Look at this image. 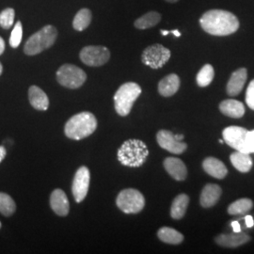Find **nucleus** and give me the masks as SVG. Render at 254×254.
I'll return each mask as SVG.
<instances>
[{
	"label": "nucleus",
	"mask_w": 254,
	"mask_h": 254,
	"mask_svg": "<svg viewBox=\"0 0 254 254\" xmlns=\"http://www.w3.org/2000/svg\"><path fill=\"white\" fill-rule=\"evenodd\" d=\"M201 28L210 35L228 36L236 33L239 28V21L236 15L224 9H210L200 19Z\"/></svg>",
	"instance_id": "f257e3e1"
},
{
	"label": "nucleus",
	"mask_w": 254,
	"mask_h": 254,
	"mask_svg": "<svg viewBox=\"0 0 254 254\" xmlns=\"http://www.w3.org/2000/svg\"><path fill=\"white\" fill-rule=\"evenodd\" d=\"M149 151L142 140L132 138L123 143L118 151V160L124 166L138 168L145 163Z\"/></svg>",
	"instance_id": "f03ea898"
},
{
	"label": "nucleus",
	"mask_w": 254,
	"mask_h": 254,
	"mask_svg": "<svg viewBox=\"0 0 254 254\" xmlns=\"http://www.w3.org/2000/svg\"><path fill=\"white\" fill-rule=\"evenodd\" d=\"M97 120L91 112H81L73 116L64 128L65 135L69 138L79 140L91 134L96 130Z\"/></svg>",
	"instance_id": "7ed1b4c3"
},
{
	"label": "nucleus",
	"mask_w": 254,
	"mask_h": 254,
	"mask_svg": "<svg viewBox=\"0 0 254 254\" xmlns=\"http://www.w3.org/2000/svg\"><path fill=\"white\" fill-rule=\"evenodd\" d=\"M57 37V28L47 25L28 38L24 46V52L28 56L40 54L54 45Z\"/></svg>",
	"instance_id": "20e7f679"
},
{
	"label": "nucleus",
	"mask_w": 254,
	"mask_h": 254,
	"mask_svg": "<svg viewBox=\"0 0 254 254\" xmlns=\"http://www.w3.org/2000/svg\"><path fill=\"white\" fill-rule=\"evenodd\" d=\"M140 94L141 88L135 82L123 84L114 95L115 109L119 115L127 116Z\"/></svg>",
	"instance_id": "39448f33"
},
{
	"label": "nucleus",
	"mask_w": 254,
	"mask_h": 254,
	"mask_svg": "<svg viewBox=\"0 0 254 254\" xmlns=\"http://www.w3.org/2000/svg\"><path fill=\"white\" fill-rule=\"evenodd\" d=\"M116 203L126 214H137L145 205L144 196L136 190L127 189L119 193Z\"/></svg>",
	"instance_id": "423d86ee"
},
{
	"label": "nucleus",
	"mask_w": 254,
	"mask_h": 254,
	"mask_svg": "<svg viewBox=\"0 0 254 254\" xmlns=\"http://www.w3.org/2000/svg\"><path fill=\"white\" fill-rule=\"evenodd\" d=\"M59 83L68 89H78L85 83L87 74L73 64H64L57 72Z\"/></svg>",
	"instance_id": "0eeeda50"
},
{
	"label": "nucleus",
	"mask_w": 254,
	"mask_h": 254,
	"mask_svg": "<svg viewBox=\"0 0 254 254\" xmlns=\"http://www.w3.org/2000/svg\"><path fill=\"white\" fill-rule=\"evenodd\" d=\"M171 51L159 44L148 46L141 55V62L152 69L162 68L171 58Z\"/></svg>",
	"instance_id": "6e6552de"
},
{
	"label": "nucleus",
	"mask_w": 254,
	"mask_h": 254,
	"mask_svg": "<svg viewBox=\"0 0 254 254\" xmlns=\"http://www.w3.org/2000/svg\"><path fill=\"white\" fill-rule=\"evenodd\" d=\"M82 63L91 67H98L107 64L110 59V52L106 46H86L80 51Z\"/></svg>",
	"instance_id": "1a4fd4ad"
},
{
	"label": "nucleus",
	"mask_w": 254,
	"mask_h": 254,
	"mask_svg": "<svg viewBox=\"0 0 254 254\" xmlns=\"http://www.w3.org/2000/svg\"><path fill=\"white\" fill-rule=\"evenodd\" d=\"M248 130L240 127H229L222 131L223 140L236 151L251 154L247 144Z\"/></svg>",
	"instance_id": "9d476101"
},
{
	"label": "nucleus",
	"mask_w": 254,
	"mask_h": 254,
	"mask_svg": "<svg viewBox=\"0 0 254 254\" xmlns=\"http://www.w3.org/2000/svg\"><path fill=\"white\" fill-rule=\"evenodd\" d=\"M91 181V173L87 167H81L77 170L73 178V197L76 202H81L88 194L89 187Z\"/></svg>",
	"instance_id": "9b49d317"
},
{
	"label": "nucleus",
	"mask_w": 254,
	"mask_h": 254,
	"mask_svg": "<svg viewBox=\"0 0 254 254\" xmlns=\"http://www.w3.org/2000/svg\"><path fill=\"white\" fill-rule=\"evenodd\" d=\"M156 140L161 148L173 154H183L188 148L187 143L177 140L173 132L168 130H160L156 135Z\"/></svg>",
	"instance_id": "f8f14e48"
},
{
	"label": "nucleus",
	"mask_w": 254,
	"mask_h": 254,
	"mask_svg": "<svg viewBox=\"0 0 254 254\" xmlns=\"http://www.w3.org/2000/svg\"><path fill=\"white\" fill-rule=\"evenodd\" d=\"M215 241L218 246L223 248H237L240 246L245 245L249 241H251V237L242 231L239 233L233 234H222L215 238Z\"/></svg>",
	"instance_id": "ddd939ff"
},
{
	"label": "nucleus",
	"mask_w": 254,
	"mask_h": 254,
	"mask_svg": "<svg viewBox=\"0 0 254 254\" xmlns=\"http://www.w3.org/2000/svg\"><path fill=\"white\" fill-rule=\"evenodd\" d=\"M247 78H248V71L246 68H239L232 73L226 87L228 95L230 96L238 95L243 90Z\"/></svg>",
	"instance_id": "4468645a"
},
{
	"label": "nucleus",
	"mask_w": 254,
	"mask_h": 254,
	"mask_svg": "<svg viewBox=\"0 0 254 254\" xmlns=\"http://www.w3.org/2000/svg\"><path fill=\"white\" fill-rule=\"evenodd\" d=\"M164 168L176 181H184L188 176L187 167L179 158L167 157L164 160Z\"/></svg>",
	"instance_id": "2eb2a0df"
},
{
	"label": "nucleus",
	"mask_w": 254,
	"mask_h": 254,
	"mask_svg": "<svg viewBox=\"0 0 254 254\" xmlns=\"http://www.w3.org/2000/svg\"><path fill=\"white\" fill-rule=\"evenodd\" d=\"M221 188L216 184H207L200 193V203L203 208H210L217 204L221 196Z\"/></svg>",
	"instance_id": "dca6fc26"
},
{
	"label": "nucleus",
	"mask_w": 254,
	"mask_h": 254,
	"mask_svg": "<svg viewBox=\"0 0 254 254\" xmlns=\"http://www.w3.org/2000/svg\"><path fill=\"white\" fill-rule=\"evenodd\" d=\"M50 205L55 213L62 217L67 216L70 210L68 198L62 190H55L52 192L50 197Z\"/></svg>",
	"instance_id": "f3484780"
},
{
	"label": "nucleus",
	"mask_w": 254,
	"mask_h": 254,
	"mask_svg": "<svg viewBox=\"0 0 254 254\" xmlns=\"http://www.w3.org/2000/svg\"><path fill=\"white\" fill-rule=\"evenodd\" d=\"M204 172L217 179H223L227 176L228 170L224 163L218 158L206 157L202 162Z\"/></svg>",
	"instance_id": "a211bd4d"
},
{
	"label": "nucleus",
	"mask_w": 254,
	"mask_h": 254,
	"mask_svg": "<svg viewBox=\"0 0 254 254\" xmlns=\"http://www.w3.org/2000/svg\"><path fill=\"white\" fill-rule=\"evenodd\" d=\"M180 78L177 74L171 73L165 76L158 84V91L164 97L174 95L180 88Z\"/></svg>",
	"instance_id": "6ab92c4d"
},
{
	"label": "nucleus",
	"mask_w": 254,
	"mask_h": 254,
	"mask_svg": "<svg viewBox=\"0 0 254 254\" xmlns=\"http://www.w3.org/2000/svg\"><path fill=\"white\" fill-rule=\"evenodd\" d=\"M219 109L222 114L231 118H242L245 114V107L239 101L227 99L219 104Z\"/></svg>",
	"instance_id": "aec40b11"
},
{
	"label": "nucleus",
	"mask_w": 254,
	"mask_h": 254,
	"mask_svg": "<svg viewBox=\"0 0 254 254\" xmlns=\"http://www.w3.org/2000/svg\"><path fill=\"white\" fill-rule=\"evenodd\" d=\"M30 105L38 110H46L49 107V99L46 92L37 86H31L28 90Z\"/></svg>",
	"instance_id": "412c9836"
},
{
	"label": "nucleus",
	"mask_w": 254,
	"mask_h": 254,
	"mask_svg": "<svg viewBox=\"0 0 254 254\" xmlns=\"http://www.w3.org/2000/svg\"><path fill=\"white\" fill-rule=\"evenodd\" d=\"M230 160L233 166L240 173H249L253 168V159L250 154L236 151L230 155Z\"/></svg>",
	"instance_id": "4be33fe9"
},
{
	"label": "nucleus",
	"mask_w": 254,
	"mask_h": 254,
	"mask_svg": "<svg viewBox=\"0 0 254 254\" xmlns=\"http://www.w3.org/2000/svg\"><path fill=\"white\" fill-rule=\"evenodd\" d=\"M190 204V197L187 194L178 195L173 201L171 207V217L174 219H181Z\"/></svg>",
	"instance_id": "5701e85b"
},
{
	"label": "nucleus",
	"mask_w": 254,
	"mask_h": 254,
	"mask_svg": "<svg viewBox=\"0 0 254 254\" xmlns=\"http://www.w3.org/2000/svg\"><path fill=\"white\" fill-rule=\"evenodd\" d=\"M157 236L164 243L172 245H179L184 240V236L181 233L170 227L160 228L157 232Z\"/></svg>",
	"instance_id": "b1692460"
},
{
	"label": "nucleus",
	"mask_w": 254,
	"mask_h": 254,
	"mask_svg": "<svg viewBox=\"0 0 254 254\" xmlns=\"http://www.w3.org/2000/svg\"><path fill=\"white\" fill-rule=\"evenodd\" d=\"M161 20V14L157 11H149L136 19L134 26L137 29H147L156 26Z\"/></svg>",
	"instance_id": "393cba45"
},
{
	"label": "nucleus",
	"mask_w": 254,
	"mask_h": 254,
	"mask_svg": "<svg viewBox=\"0 0 254 254\" xmlns=\"http://www.w3.org/2000/svg\"><path fill=\"white\" fill-rule=\"evenodd\" d=\"M254 207V201L251 199L244 198L240 200H236L231 203L228 207V213L232 216L236 215H243L250 212Z\"/></svg>",
	"instance_id": "a878e982"
},
{
	"label": "nucleus",
	"mask_w": 254,
	"mask_h": 254,
	"mask_svg": "<svg viewBox=\"0 0 254 254\" xmlns=\"http://www.w3.org/2000/svg\"><path fill=\"white\" fill-rule=\"evenodd\" d=\"M91 11L89 9H81L74 16L73 27L77 31H83L90 26L91 22Z\"/></svg>",
	"instance_id": "bb28decb"
},
{
	"label": "nucleus",
	"mask_w": 254,
	"mask_h": 254,
	"mask_svg": "<svg viewBox=\"0 0 254 254\" xmlns=\"http://www.w3.org/2000/svg\"><path fill=\"white\" fill-rule=\"evenodd\" d=\"M215 76V71L214 68L211 64H205L197 74L196 80H197V84L203 88V87H207L209 86Z\"/></svg>",
	"instance_id": "cd10ccee"
},
{
	"label": "nucleus",
	"mask_w": 254,
	"mask_h": 254,
	"mask_svg": "<svg viewBox=\"0 0 254 254\" xmlns=\"http://www.w3.org/2000/svg\"><path fill=\"white\" fill-rule=\"evenodd\" d=\"M16 209V204L12 198L3 192H0V213L6 217L11 216Z\"/></svg>",
	"instance_id": "c85d7f7f"
},
{
	"label": "nucleus",
	"mask_w": 254,
	"mask_h": 254,
	"mask_svg": "<svg viewBox=\"0 0 254 254\" xmlns=\"http://www.w3.org/2000/svg\"><path fill=\"white\" fill-rule=\"evenodd\" d=\"M15 17V11L11 8L2 10L0 12V27H3L4 29H9L13 25Z\"/></svg>",
	"instance_id": "c756f323"
},
{
	"label": "nucleus",
	"mask_w": 254,
	"mask_h": 254,
	"mask_svg": "<svg viewBox=\"0 0 254 254\" xmlns=\"http://www.w3.org/2000/svg\"><path fill=\"white\" fill-rule=\"evenodd\" d=\"M22 37H23V26H22V23L18 21L13 27L9 37V46L12 48L18 47L22 42Z\"/></svg>",
	"instance_id": "7c9ffc66"
},
{
	"label": "nucleus",
	"mask_w": 254,
	"mask_h": 254,
	"mask_svg": "<svg viewBox=\"0 0 254 254\" xmlns=\"http://www.w3.org/2000/svg\"><path fill=\"white\" fill-rule=\"evenodd\" d=\"M246 103L250 109L254 110V79L251 81L247 88Z\"/></svg>",
	"instance_id": "2f4dec72"
},
{
	"label": "nucleus",
	"mask_w": 254,
	"mask_h": 254,
	"mask_svg": "<svg viewBox=\"0 0 254 254\" xmlns=\"http://www.w3.org/2000/svg\"><path fill=\"white\" fill-rule=\"evenodd\" d=\"M247 144L251 153H254V130L248 131L247 134Z\"/></svg>",
	"instance_id": "473e14b6"
},
{
	"label": "nucleus",
	"mask_w": 254,
	"mask_h": 254,
	"mask_svg": "<svg viewBox=\"0 0 254 254\" xmlns=\"http://www.w3.org/2000/svg\"><path fill=\"white\" fill-rule=\"evenodd\" d=\"M245 222L247 227L252 228L254 226V218L252 216H247L245 217Z\"/></svg>",
	"instance_id": "72a5a7b5"
},
{
	"label": "nucleus",
	"mask_w": 254,
	"mask_h": 254,
	"mask_svg": "<svg viewBox=\"0 0 254 254\" xmlns=\"http://www.w3.org/2000/svg\"><path fill=\"white\" fill-rule=\"evenodd\" d=\"M232 227L234 228V232H235V233H239V232H241L240 223H239L238 221H234V222H232Z\"/></svg>",
	"instance_id": "f704fd0d"
},
{
	"label": "nucleus",
	"mask_w": 254,
	"mask_h": 254,
	"mask_svg": "<svg viewBox=\"0 0 254 254\" xmlns=\"http://www.w3.org/2000/svg\"><path fill=\"white\" fill-rule=\"evenodd\" d=\"M6 156V149L3 146H0V163Z\"/></svg>",
	"instance_id": "c9c22d12"
},
{
	"label": "nucleus",
	"mask_w": 254,
	"mask_h": 254,
	"mask_svg": "<svg viewBox=\"0 0 254 254\" xmlns=\"http://www.w3.org/2000/svg\"><path fill=\"white\" fill-rule=\"evenodd\" d=\"M4 50H5V42H4L3 38H1L0 36V55L3 54Z\"/></svg>",
	"instance_id": "e433bc0d"
},
{
	"label": "nucleus",
	"mask_w": 254,
	"mask_h": 254,
	"mask_svg": "<svg viewBox=\"0 0 254 254\" xmlns=\"http://www.w3.org/2000/svg\"><path fill=\"white\" fill-rule=\"evenodd\" d=\"M170 33H173V34H174V36L175 37L181 36V33H180V32H179V30H177V29H174V30H170Z\"/></svg>",
	"instance_id": "4c0bfd02"
},
{
	"label": "nucleus",
	"mask_w": 254,
	"mask_h": 254,
	"mask_svg": "<svg viewBox=\"0 0 254 254\" xmlns=\"http://www.w3.org/2000/svg\"><path fill=\"white\" fill-rule=\"evenodd\" d=\"M160 32H161V34L164 35V36H167V35L170 33V30H163V29H162Z\"/></svg>",
	"instance_id": "58836bf2"
},
{
	"label": "nucleus",
	"mask_w": 254,
	"mask_h": 254,
	"mask_svg": "<svg viewBox=\"0 0 254 254\" xmlns=\"http://www.w3.org/2000/svg\"><path fill=\"white\" fill-rule=\"evenodd\" d=\"M175 138H176L177 140H179V141H182V139L184 138V135H176Z\"/></svg>",
	"instance_id": "ea45409f"
},
{
	"label": "nucleus",
	"mask_w": 254,
	"mask_h": 254,
	"mask_svg": "<svg viewBox=\"0 0 254 254\" xmlns=\"http://www.w3.org/2000/svg\"><path fill=\"white\" fill-rule=\"evenodd\" d=\"M166 2H169V3H176V2H178L179 0H165Z\"/></svg>",
	"instance_id": "a19ab883"
},
{
	"label": "nucleus",
	"mask_w": 254,
	"mask_h": 254,
	"mask_svg": "<svg viewBox=\"0 0 254 254\" xmlns=\"http://www.w3.org/2000/svg\"><path fill=\"white\" fill-rule=\"evenodd\" d=\"M2 71H3V67H2V64L0 63V75H1V73H2Z\"/></svg>",
	"instance_id": "79ce46f5"
},
{
	"label": "nucleus",
	"mask_w": 254,
	"mask_h": 254,
	"mask_svg": "<svg viewBox=\"0 0 254 254\" xmlns=\"http://www.w3.org/2000/svg\"><path fill=\"white\" fill-rule=\"evenodd\" d=\"M223 142H224V140H223V139H219V143H221V144H222Z\"/></svg>",
	"instance_id": "37998d69"
},
{
	"label": "nucleus",
	"mask_w": 254,
	"mask_h": 254,
	"mask_svg": "<svg viewBox=\"0 0 254 254\" xmlns=\"http://www.w3.org/2000/svg\"><path fill=\"white\" fill-rule=\"evenodd\" d=\"M0 228H1V222H0Z\"/></svg>",
	"instance_id": "c03bdc74"
}]
</instances>
